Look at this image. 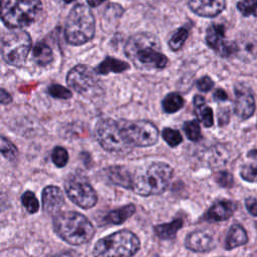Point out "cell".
I'll list each match as a JSON object with an SVG mask.
<instances>
[{"label": "cell", "mask_w": 257, "mask_h": 257, "mask_svg": "<svg viewBox=\"0 0 257 257\" xmlns=\"http://www.w3.org/2000/svg\"><path fill=\"white\" fill-rule=\"evenodd\" d=\"M207 44L223 57H227L236 50L235 43H230L225 39V28L220 24H213L207 29Z\"/></svg>", "instance_id": "cell-12"}, {"label": "cell", "mask_w": 257, "mask_h": 257, "mask_svg": "<svg viewBox=\"0 0 257 257\" xmlns=\"http://www.w3.org/2000/svg\"><path fill=\"white\" fill-rule=\"evenodd\" d=\"M235 211V206L231 201H219L210 207L205 215V219L210 222H219L229 219Z\"/></svg>", "instance_id": "cell-17"}, {"label": "cell", "mask_w": 257, "mask_h": 257, "mask_svg": "<svg viewBox=\"0 0 257 257\" xmlns=\"http://www.w3.org/2000/svg\"><path fill=\"white\" fill-rule=\"evenodd\" d=\"M52 50L47 44L43 42H38L35 44L33 48V59L37 64L42 66L47 65L52 61Z\"/></svg>", "instance_id": "cell-25"}, {"label": "cell", "mask_w": 257, "mask_h": 257, "mask_svg": "<svg viewBox=\"0 0 257 257\" xmlns=\"http://www.w3.org/2000/svg\"><path fill=\"white\" fill-rule=\"evenodd\" d=\"M12 101V96L11 94L5 90L4 88L0 87V103L2 104H8Z\"/></svg>", "instance_id": "cell-39"}, {"label": "cell", "mask_w": 257, "mask_h": 257, "mask_svg": "<svg viewBox=\"0 0 257 257\" xmlns=\"http://www.w3.org/2000/svg\"><path fill=\"white\" fill-rule=\"evenodd\" d=\"M235 52L243 58L251 59L257 56V34L247 33L235 42Z\"/></svg>", "instance_id": "cell-18"}, {"label": "cell", "mask_w": 257, "mask_h": 257, "mask_svg": "<svg viewBox=\"0 0 257 257\" xmlns=\"http://www.w3.org/2000/svg\"><path fill=\"white\" fill-rule=\"evenodd\" d=\"M235 105L234 111L241 119H247L253 115L255 111V99L251 90L247 87L235 88Z\"/></svg>", "instance_id": "cell-13"}, {"label": "cell", "mask_w": 257, "mask_h": 257, "mask_svg": "<svg viewBox=\"0 0 257 257\" xmlns=\"http://www.w3.org/2000/svg\"><path fill=\"white\" fill-rule=\"evenodd\" d=\"M136 212V207L134 204H128L125 205L121 208L112 210L110 212H108V214L106 215L105 219L108 223L111 224H121L123 223L125 220H127L131 216H133Z\"/></svg>", "instance_id": "cell-23"}, {"label": "cell", "mask_w": 257, "mask_h": 257, "mask_svg": "<svg viewBox=\"0 0 257 257\" xmlns=\"http://www.w3.org/2000/svg\"><path fill=\"white\" fill-rule=\"evenodd\" d=\"M55 1H56V2H59V1H60V0H55Z\"/></svg>", "instance_id": "cell-44"}, {"label": "cell", "mask_w": 257, "mask_h": 257, "mask_svg": "<svg viewBox=\"0 0 257 257\" xmlns=\"http://www.w3.org/2000/svg\"><path fill=\"white\" fill-rule=\"evenodd\" d=\"M197 86L201 91L206 92L214 86V82L209 76H203L197 81Z\"/></svg>", "instance_id": "cell-37"}, {"label": "cell", "mask_w": 257, "mask_h": 257, "mask_svg": "<svg viewBox=\"0 0 257 257\" xmlns=\"http://www.w3.org/2000/svg\"><path fill=\"white\" fill-rule=\"evenodd\" d=\"M140 249V240L128 230H120L99 239L93 248L95 256H122L135 255Z\"/></svg>", "instance_id": "cell-6"}, {"label": "cell", "mask_w": 257, "mask_h": 257, "mask_svg": "<svg viewBox=\"0 0 257 257\" xmlns=\"http://www.w3.org/2000/svg\"><path fill=\"white\" fill-rule=\"evenodd\" d=\"M183 130L188 137L189 140L193 142H198L202 135H201V128L199 125V122L197 120H189L186 121L183 125Z\"/></svg>", "instance_id": "cell-29"}, {"label": "cell", "mask_w": 257, "mask_h": 257, "mask_svg": "<svg viewBox=\"0 0 257 257\" xmlns=\"http://www.w3.org/2000/svg\"><path fill=\"white\" fill-rule=\"evenodd\" d=\"M66 81L70 88L82 95H91L98 88L95 70L84 64L72 67L67 74Z\"/></svg>", "instance_id": "cell-11"}, {"label": "cell", "mask_w": 257, "mask_h": 257, "mask_svg": "<svg viewBox=\"0 0 257 257\" xmlns=\"http://www.w3.org/2000/svg\"><path fill=\"white\" fill-rule=\"evenodd\" d=\"M250 1H251V2H252V3L257 7V0H250Z\"/></svg>", "instance_id": "cell-42"}, {"label": "cell", "mask_w": 257, "mask_h": 257, "mask_svg": "<svg viewBox=\"0 0 257 257\" xmlns=\"http://www.w3.org/2000/svg\"><path fill=\"white\" fill-rule=\"evenodd\" d=\"M0 154L8 161H14L18 156V150L7 138L0 136Z\"/></svg>", "instance_id": "cell-27"}, {"label": "cell", "mask_w": 257, "mask_h": 257, "mask_svg": "<svg viewBox=\"0 0 257 257\" xmlns=\"http://www.w3.org/2000/svg\"><path fill=\"white\" fill-rule=\"evenodd\" d=\"M194 104H195V111L196 115L198 116L199 120L204 124L206 127H210L214 123L213 117V110L211 107L206 105L205 98L201 95H196L194 97Z\"/></svg>", "instance_id": "cell-21"}, {"label": "cell", "mask_w": 257, "mask_h": 257, "mask_svg": "<svg viewBox=\"0 0 257 257\" xmlns=\"http://www.w3.org/2000/svg\"><path fill=\"white\" fill-rule=\"evenodd\" d=\"M240 176L247 182L257 183V161L244 165L241 168Z\"/></svg>", "instance_id": "cell-31"}, {"label": "cell", "mask_w": 257, "mask_h": 257, "mask_svg": "<svg viewBox=\"0 0 257 257\" xmlns=\"http://www.w3.org/2000/svg\"><path fill=\"white\" fill-rule=\"evenodd\" d=\"M245 205L251 215L257 216V200L255 198H247L245 201Z\"/></svg>", "instance_id": "cell-38"}, {"label": "cell", "mask_w": 257, "mask_h": 257, "mask_svg": "<svg viewBox=\"0 0 257 257\" xmlns=\"http://www.w3.org/2000/svg\"><path fill=\"white\" fill-rule=\"evenodd\" d=\"M43 209L49 214H55L64 205V196L62 191L56 186H47L42 192Z\"/></svg>", "instance_id": "cell-16"}, {"label": "cell", "mask_w": 257, "mask_h": 257, "mask_svg": "<svg viewBox=\"0 0 257 257\" xmlns=\"http://www.w3.org/2000/svg\"><path fill=\"white\" fill-rule=\"evenodd\" d=\"M64 188L68 198L83 209H89L97 202V195L94 189L82 176H69L65 181Z\"/></svg>", "instance_id": "cell-10"}, {"label": "cell", "mask_w": 257, "mask_h": 257, "mask_svg": "<svg viewBox=\"0 0 257 257\" xmlns=\"http://www.w3.org/2000/svg\"><path fill=\"white\" fill-rule=\"evenodd\" d=\"M31 44L30 35L26 31L16 28L1 36L0 51L8 64L21 66L26 60Z\"/></svg>", "instance_id": "cell-7"}, {"label": "cell", "mask_w": 257, "mask_h": 257, "mask_svg": "<svg viewBox=\"0 0 257 257\" xmlns=\"http://www.w3.org/2000/svg\"><path fill=\"white\" fill-rule=\"evenodd\" d=\"M189 35V31L187 28L185 27H181L179 28L170 38L169 40V46L172 50L177 51L179 49L182 48V46L184 45L185 41L187 40Z\"/></svg>", "instance_id": "cell-28"}, {"label": "cell", "mask_w": 257, "mask_h": 257, "mask_svg": "<svg viewBox=\"0 0 257 257\" xmlns=\"http://www.w3.org/2000/svg\"><path fill=\"white\" fill-rule=\"evenodd\" d=\"M108 180L114 185L132 190L133 174L122 166H110L105 170Z\"/></svg>", "instance_id": "cell-19"}, {"label": "cell", "mask_w": 257, "mask_h": 257, "mask_svg": "<svg viewBox=\"0 0 257 257\" xmlns=\"http://www.w3.org/2000/svg\"><path fill=\"white\" fill-rule=\"evenodd\" d=\"M63 2H65V3H70V2H72V1H74V0H62Z\"/></svg>", "instance_id": "cell-43"}, {"label": "cell", "mask_w": 257, "mask_h": 257, "mask_svg": "<svg viewBox=\"0 0 257 257\" xmlns=\"http://www.w3.org/2000/svg\"><path fill=\"white\" fill-rule=\"evenodd\" d=\"M51 159L56 167L62 168L68 162V153L62 147H55L51 153Z\"/></svg>", "instance_id": "cell-33"}, {"label": "cell", "mask_w": 257, "mask_h": 257, "mask_svg": "<svg viewBox=\"0 0 257 257\" xmlns=\"http://www.w3.org/2000/svg\"><path fill=\"white\" fill-rule=\"evenodd\" d=\"M172 176L171 166L163 162L153 163L133 175L132 190L142 196L162 194L168 188Z\"/></svg>", "instance_id": "cell-3"}, {"label": "cell", "mask_w": 257, "mask_h": 257, "mask_svg": "<svg viewBox=\"0 0 257 257\" xmlns=\"http://www.w3.org/2000/svg\"><path fill=\"white\" fill-rule=\"evenodd\" d=\"M185 246L194 252H207L214 249L215 240L209 232L196 230L186 237Z\"/></svg>", "instance_id": "cell-14"}, {"label": "cell", "mask_w": 257, "mask_h": 257, "mask_svg": "<svg viewBox=\"0 0 257 257\" xmlns=\"http://www.w3.org/2000/svg\"><path fill=\"white\" fill-rule=\"evenodd\" d=\"M95 31V20L91 10L83 5H75L69 12L64 36L66 41L72 45H81L92 39Z\"/></svg>", "instance_id": "cell-5"}, {"label": "cell", "mask_w": 257, "mask_h": 257, "mask_svg": "<svg viewBox=\"0 0 257 257\" xmlns=\"http://www.w3.org/2000/svg\"><path fill=\"white\" fill-rule=\"evenodd\" d=\"M128 68H130V65L126 62L107 56L94 70L96 73L106 74L109 72L120 73V72H123L124 70H127Z\"/></svg>", "instance_id": "cell-22"}, {"label": "cell", "mask_w": 257, "mask_h": 257, "mask_svg": "<svg viewBox=\"0 0 257 257\" xmlns=\"http://www.w3.org/2000/svg\"><path fill=\"white\" fill-rule=\"evenodd\" d=\"M48 93L55 98H61V99H67L72 96L71 91L68 88H66L60 84L49 85Z\"/></svg>", "instance_id": "cell-34"}, {"label": "cell", "mask_w": 257, "mask_h": 257, "mask_svg": "<svg viewBox=\"0 0 257 257\" xmlns=\"http://www.w3.org/2000/svg\"><path fill=\"white\" fill-rule=\"evenodd\" d=\"M162 136L165 142L171 147H177L183 141L180 132L171 127H165L162 132Z\"/></svg>", "instance_id": "cell-32"}, {"label": "cell", "mask_w": 257, "mask_h": 257, "mask_svg": "<svg viewBox=\"0 0 257 257\" xmlns=\"http://www.w3.org/2000/svg\"><path fill=\"white\" fill-rule=\"evenodd\" d=\"M94 135L99 145L108 152L126 153L131 150L130 143L121 133L118 121L111 118H102L97 121Z\"/></svg>", "instance_id": "cell-8"}, {"label": "cell", "mask_w": 257, "mask_h": 257, "mask_svg": "<svg viewBox=\"0 0 257 257\" xmlns=\"http://www.w3.org/2000/svg\"><path fill=\"white\" fill-rule=\"evenodd\" d=\"M53 229L65 242L71 245L87 243L94 235V227L82 214L60 211L53 215Z\"/></svg>", "instance_id": "cell-2"}, {"label": "cell", "mask_w": 257, "mask_h": 257, "mask_svg": "<svg viewBox=\"0 0 257 257\" xmlns=\"http://www.w3.org/2000/svg\"><path fill=\"white\" fill-rule=\"evenodd\" d=\"M21 201L23 206L26 208V210L31 213L34 214L38 211L39 208V204L37 201V198L35 197L34 193L31 191H26L23 193V195L21 196Z\"/></svg>", "instance_id": "cell-30"}, {"label": "cell", "mask_w": 257, "mask_h": 257, "mask_svg": "<svg viewBox=\"0 0 257 257\" xmlns=\"http://www.w3.org/2000/svg\"><path fill=\"white\" fill-rule=\"evenodd\" d=\"M184 105V98L177 92H171L163 99V108L168 113H174Z\"/></svg>", "instance_id": "cell-26"}, {"label": "cell", "mask_w": 257, "mask_h": 257, "mask_svg": "<svg viewBox=\"0 0 257 257\" xmlns=\"http://www.w3.org/2000/svg\"><path fill=\"white\" fill-rule=\"evenodd\" d=\"M103 1H105V0H86V2L88 3V5L91 6V7H97V6L100 5Z\"/></svg>", "instance_id": "cell-41"}, {"label": "cell", "mask_w": 257, "mask_h": 257, "mask_svg": "<svg viewBox=\"0 0 257 257\" xmlns=\"http://www.w3.org/2000/svg\"><path fill=\"white\" fill-rule=\"evenodd\" d=\"M247 241H248V236L245 229L242 226L236 224L231 226L228 231L225 248L227 250H231L238 246H242L246 244Z\"/></svg>", "instance_id": "cell-20"}, {"label": "cell", "mask_w": 257, "mask_h": 257, "mask_svg": "<svg viewBox=\"0 0 257 257\" xmlns=\"http://www.w3.org/2000/svg\"><path fill=\"white\" fill-rule=\"evenodd\" d=\"M214 99L215 100H226L228 98L227 93L225 92V90H223L222 88H218L214 91Z\"/></svg>", "instance_id": "cell-40"}, {"label": "cell", "mask_w": 257, "mask_h": 257, "mask_svg": "<svg viewBox=\"0 0 257 257\" xmlns=\"http://www.w3.org/2000/svg\"><path fill=\"white\" fill-rule=\"evenodd\" d=\"M216 182L222 186V187H226V188H230L233 186L234 180L233 177L230 173L228 172H220L216 175Z\"/></svg>", "instance_id": "cell-36"}, {"label": "cell", "mask_w": 257, "mask_h": 257, "mask_svg": "<svg viewBox=\"0 0 257 257\" xmlns=\"http://www.w3.org/2000/svg\"><path fill=\"white\" fill-rule=\"evenodd\" d=\"M42 11L40 0H0V17L12 29L32 24Z\"/></svg>", "instance_id": "cell-4"}, {"label": "cell", "mask_w": 257, "mask_h": 257, "mask_svg": "<svg viewBox=\"0 0 257 257\" xmlns=\"http://www.w3.org/2000/svg\"><path fill=\"white\" fill-rule=\"evenodd\" d=\"M183 221L181 219H176L170 223L160 224L155 226L154 230L156 235L161 239H172L176 236L177 232L182 228Z\"/></svg>", "instance_id": "cell-24"}, {"label": "cell", "mask_w": 257, "mask_h": 257, "mask_svg": "<svg viewBox=\"0 0 257 257\" xmlns=\"http://www.w3.org/2000/svg\"><path fill=\"white\" fill-rule=\"evenodd\" d=\"M160 48L161 45L156 36L150 33H138L127 40L124 52L138 68L162 69L168 64V58Z\"/></svg>", "instance_id": "cell-1"}, {"label": "cell", "mask_w": 257, "mask_h": 257, "mask_svg": "<svg viewBox=\"0 0 257 257\" xmlns=\"http://www.w3.org/2000/svg\"><path fill=\"white\" fill-rule=\"evenodd\" d=\"M121 133L130 145L137 147H149L158 142L159 131L157 126L148 120H119Z\"/></svg>", "instance_id": "cell-9"}, {"label": "cell", "mask_w": 257, "mask_h": 257, "mask_svg": "<svg viewBox=\"0 0 257 257\" xmlns=\"http://www.w3.org/2000/svg\"><path fill=\"white\" fill-rule=\"evenodd\" d=\"M190 9L202 17H215L226 7V0H189Z\"/></svg>", "instance_id": "cell-15"}, {"label": "cell", "mask_w": 257, "mask_h": 257, "mask_svg": "<svg viewBox=\"0 0 257 257\" xmlns=\"http://www.w3.org/2000/svg\"><path fill=\"white\" fill-rule=\"evenodd\" d=\"M238 10L244 16H257V7L250 0H241L237 3Z\"/></svg>", "instance_id": "cell-35"}]
</instances>
